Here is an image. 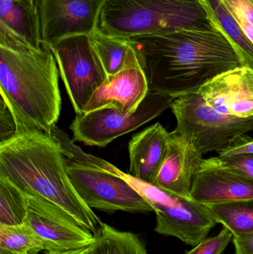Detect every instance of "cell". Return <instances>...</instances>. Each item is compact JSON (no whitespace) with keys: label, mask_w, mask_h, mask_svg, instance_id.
I'll list each match as a JSON object with an SVG mask.
<instances>
[{"label":"cell","mask_w":253,"mask_h":254,"mask_svg":"<svg viewBox=\"0 0 253 254\" xmlns=\"http://www.w3.org/2000/svg\"><path fill=\"white\" fill-rule=\"evenodd\" d=\"M127 39L147 76L149 90L174 99L197 93L223 73L245 66L221 29H185Z\"/></svg>","instance_id":"cell-1"},{"label":"cell","mask_w":253,"mask_h":254,"mask_svg":"<svg viewBox=\"0 0 253 254\" xmlns=\"http://www.w3.org/2000/svg\"><path fill=\"white\" fill-rule=\"evenodd\" d=\"M0 176L26 195L63 209L94 234L102 225L74 188L63 148L51 134L23 128L0 143Z\"/></svg>","instance_id":"cell-2"},{"label":"cell","mask_w":253,"mask_h":254,"mask_svg":"<svg viewBox=\"0 0 253 254\" xmlns=\"http://www.w3.org/2000/svg\"><path fill=\"white\" fill-rule=\"evenodd\" d=\"M59 68L53 53L36 49L0 27V94L18 130L51 134L60 116Z\"/></svg>","instance_id":"cell-3"},{"label":"cell","mask_w":253,"mask_h":254,"mask_svg":"<svg viewBox=\"0 0 253 254\" xmlns=\"http://www.w3.org/2000/svg\"><path fill=\"white\" fill-rule=\"evenodd\" d=\"M206 0H105L98 28L120 38L219 29Z\"/></svg>","instance_id":"cell-4"},{"label":"cell","mask_w":253,"mask_h":254,"mask_svg":"<svg viewBox=\"0 0 253 254\" xmlns=\"http://www.w3.org/2000/svg\"><path fill=\"white\" fill-rule=\"evenodd\" d=\"M171 110L177 120L173 131L185 136L202 155L220 154L238 137L253 131V118L238 119L222 114L198 93L175 98Z\"/></svg>","instance_id":"cell-5"},{"label":"cell","mask_w":253,"mask_h":254,"mask_svg":"<svg viewBox=\"0 0 253 254\" xmlns=\"http://www.w3.org/2000/svg\"><path fill=\"white\" fill-rule=\"evenodd\" d=\"M124 176L152 206L157 234L176 237L194 247L206 239L216 224L206 204L162 190L130 175L124 173Z\"/></svg>","instance_id":"cell-6"},{"label":"cell","mask_w":253,"mask_h":254,"mask_svg":"<svg viewBox=\"0 0 253 254\" xmlns=\"http://www.w3.org/2000/svg\"><path fill=\"white\" fill-rule=\"evenodd\" d=\"M174 98L149 92L136 111L126 113L114 105H106L77 115L70 126L73 142L105 147L117 137L137 129L171 108Z\"/></svg>","instance_id":"cell-7"},{"label":"cell","mask_w":253,"mask_h":254,"mask_svg":"<svg viewBox=\"0 0 253 254\" xmlns=\"http://www.w3.org/2000/svg\"><path fill=\"white\" fill-rule=\"evenodd\" d=\"M67 172L79 195L90 208L108 213H147L152 206L124 177L67 158Z\"/></svg>","instance_id":"cell-8"},{"label":"cell","mask_w":253,"mask_h":254,"mask_svg":"<svg viewBox=\"0 0 253 254\" xmlns=\"http://www.w3.org/2000/svg\"><path fill=\"white\" fill-rule=\"evenodd\" d=\"M76 114L85 113L95 92L108 79L89 35L65 37L49 46Z\"/></svg>","instance_id":"cell-9"},{"label":"cell","mask_w":253,"mask_h":254,"mask_svg":"<svg viewBox=\"0 0 253 254\" xmlns=\"http://www.w3.org/2000/svg\"><path fill=\"white\" fill-rule=\"evenodd\" d=\"M27 197L28 213L25 222L34 230L45 251L68 252L93 244V233L63 209L40 197Z\"/></svg>","instance_id":"cell-10"},{"label":"cell","mask_w":253,"mask_h":254,"mask_svg":"<svg viewBox=\"0 0 253 254\" xmlns=\"http://www.w3.org/2000/svg\"><path fill=\"white\" fill-rule=\"evenodd\" d=\"M43 46L65 37L89 35L98 28L105 0H37Z\"/></svg>","instance_id":"cell-11"},{"label":"cell","mask_w":253,"mask_h":254,"mask_svg":"<svg viewBox=\"0 0 253 254\" xmlns=\"http://www.w3.org/2000/svg\"><path fill=\"white\" fill-rule=\"evenodd\" d=\"M197 93L222 114L238 119L253 118V71L247 67L223 73Z\"/></svg>","instance_id":"cell-12"},{"label":"cell","mask_w":253,"mask_h":254,"mask_svg":"<svg viewBox=\"0 0 253 254\" xmlns=\"http://www.w3.org/2000/svg\"><path fill=\"white\" fill-rule=\"evenodd\" d=\"M203 155L184 135L170 132L169 148L153 186L184 197L191 198L192 185L200 170Z\"/></svg>","instance_id":"cell-13"},{"label":"cell","mask_w":253,"mask_h":254,"mask_svg":"<svg viewBox=\"0 0 253 254\" xmlns=\"http://www.w3.org/2000/svg\"><path fill=\"white\" fill-rule=\"evenodd\" d=\"M190 196L206 205L253 198V179L202 161L193 179Z\"/></svg>","instance_id":"cell-14"},{"label":"cell","mask_w":253,"mask_h":254,"mask_svg":"<svg viewBox=\"0 0 253 254\" xmlns=\"http://www.w3.org/2000/svg\"><path fill=\"white\" fill-rule=\"evenodd\" d=\"M149 90L147 76L141 65L128 67L108 77L95 92L85 113L114 105L126 113L136 111Z\"/></svg>","instance_id":"cell-15"},{"label":"cell","mask_w":253,"mask_h":254,"mask_svg":"<svg viewBox=\"0 0 253 254\" xmlns=\"http://www.w3.org/2000/svg\"><path fill=\"white\" fill-rule=\"evenodd\" d=\"M170 132L160 123L152 125L129 140V175L137 180L152 185L166 158Z\"/></svg>","instance_id":"cell-16"},{"label":"cell","mask_w":253,"mask_h":254,"mask_svg":"<svg viewBox=\"0 0 253 254\" xmlns=\"http://www.w3.org/2000/svg\"><path fill=\"white\" fill-rule=\"evenodd\" d=\"M0 27L34 49L43 47L37 0H0Z\"/></svg>","instance_id":"cell-17"},{"label":"cell","mask_w":253,"mask_h":254,"mask_svg":"<svg viewBox=\"0 0 253 254\" xmlns=\"http://www.w3.org/2000/svg\"><path fill=\"white\" fill-rule=\"evenodd\" d=\"M89 37L108 77L128 67L141 65L128 39L104 34L98 28Z\"/></svg>","instance_id":"cell-18"},{"label":"cell","mask_w":253,"mask_h":254,"mask_svg":"<svg viewBox=\"0 0 253 254\" xmlns=\"http://www.w3.org/2000/svg\"><path fill=\"white\" fill-rule=\"evenodd\" d=\"M216 223L224 225L233 237L253 234V198L207 205Z\"/></svg>","instance_id":"cell-19"},{"label":"cell","mask_w":253,"mask_h":254,"mask_svg":"<svg viewBox=\"0 0 253 254\" xmlns=\"http://www.w3.org/2000/svg\"><path fill=\"white\" fill-rule=\"evenodd\" d=\"M212 18L239 52L245 66L253 71V43L221 0H206Z\"/></svg>","instance_id":"cell-20"},{"label":"cell","mask_w":253,"mask_h":254,"mask_svg":"<svg viewBox=\"0 0 253 254\" xmlns=\"http://www.w3.org/2000/svg\"><path fill=\"white\" fill-rule=\"evenodd\" d=\"M94 235L93 254H149L144 243L133 233L102 223Z\"/></svg>","instance_id":"cell-21"},{"label":"cell","mask_w":253,"mask_h":254,"mask_svg":"<svg viewBox=\"0 0 253 254\" xmlns=\"http://www.w3.org/2000/svg\"><path fill=\"white\" fill-rule=\"evenodd\" d=\"M28 213V197L8 179L0 176V224L25 223Z\"/></svg>","instance_id":"cell-22"},{"label":"cell","mask_w":253,"mask_h":254,"mask_svg":"<svg viewBox=\"0 0 253 254\" xmlns=\"http://www.w3.org/2000/svg\"><path fill=\"white\" fill-rule=\"evenodd\" d=\"M0 248L10 252L31 254L45 251L43 243L26 222L16 225L0 224Z\"/></svg>","instance_id":"cell-23"},{"label":"cell","mask_w":253,"mask_h":254,"mask_svg":"<svg viewBox=\"0 0 253 254\" xmlns=\"http://www.w3.org/2000/svg\"><path fill=\"white\" fill-rule=\"evenodd\" d=\"M203 163L207 165L229 169L253 179V155L214 157L203 159Z\"/></svg>","instance_id":"cell-24"},{"label":"cell","mask_w":253,"mask_h":254,"mask_svg":"<svg viewBox=\"0 0 253 254\" xmlns=\"http://www.w3.org/2000/svg\"><path fill=\"white\" fill-rule=\"evenodd\" d=\"M233 240V234L224 228L218 235L204 239L185 254H222Z\"/></svg>","instance_id":"cell-25"},{"label":"cell","mask_w":253,"mask_h":254,"mask_svg":"<svg viewBox=\"0 0 253 254\" xmlns=\"http://www.w3.org/2000/svg\"><path fill=\"white\" fill-rule=\"evenodd\" d=\"M17 123L13 113L2 97L0 98V143L7 141L17 134Z\"/></svg>","instance_id":"cell-26"},{"label":"cell","mask_w":253,"mask_h":254,"mask_svg":"<svg viewBox=\"0 0 253 254\" xmlns=\"http://www.w3.org/2000/svg\"><path fill=\"white\" fill-rule=\"evenodd\" d=\"M234 17L253 25V2L251 0H221Z\"/></svg>","instance_id":"cell-27"},{"label":"cell","mask_w":253,"mask_h":254,"mask_svg":"<svg viewBox=\"0 0 253 254\" xmlns=\"http://www.w3.org/2000/svg\"><path fill=\"white\" fill-rule=\"evenodd\" d=\"M253 155V137L245 134L238 137L230 146L219 154V156Z\"/></svg>","instance_id":"cell-28"},{"label":"cell","mask_w":253,"mask_h":254,"mask_svg":"<svg viewBox=\"0 0 253 254\" xmlns=\"http://www.w3.org/2000/svg\"><path fill=\"white\" fill-rule=\"evenodd\" d=\"M236 254H253V234L242 237H233Z\"/></svg>","instance_id":"cell-29"},{"label":"cell","mask_w":253,"mask_h":254,"mask_svg":"<svg viewBox=\"0 0 253 254\" xmlns=\"http://www.w3.org/2000/svg\"><path fill=\"white\" fill-rule=\"evenodd\" d=\"M44 254H93L92 246L78 250L68 251V252H46Z\"/></svg>","instance_id":"cell-30"},{"label":"cell","mask_w":253,"mask_h":254,"mask_svg":"<svg viewBox=\"0 0 253 254\" xmlns=\"http://www.w3.org/2000/svg\"><path fill=\"white\" fill-rule=\"evenodd\" d=\"M0 254H31L26 253H18V252H10V251L5 250L4 249L0 248Z\"/></svg>","instance_id":"cell-31"},{"label":"cell","mask_w":253,"mask_h":254,"mask_svg":"<svg viewBox=\"0 0 253 254\" xmlns=\"http://www.w3.org/2000/svg\"><path fill=\"white\" fill-rule=\"evenodd\" d=\"M251 1H253V0H251Z\"/></svg>","instance_id":"cell-32"}]
</instances>
